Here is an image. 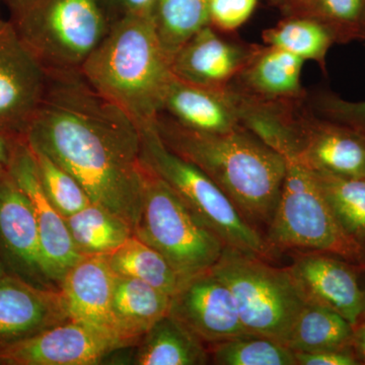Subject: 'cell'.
Listing matches in <instances>:
<instances>
[{"label": "cell", "instance_id": "38", "mask_svg": "<svg viewBox=\"0 0 365 365\" xmlns=\"http://www.w3.org/2000/svg\"><path fill=\"white\" fill-rule=\"evenodd\" d=\"M287 16H307L314 0H277Z\"/></svg>", "mask_w": 365, "mask_h": 365}, {"label": "cell", "instance_id": "11", "mask_svg": "<svg viewBox=\"0 0 365 365\" xmlns=\"http://www.w3.org/2000/svg\"><path fill=\"white\" fill-rule=\"evenodd\" d=\"M0 261L34 287L59 289L46 272L32 203L7 168H0Z\"/></svg>", "mask_w": 365, "mask_h": 365}, {"label": "cell", "instance_id": "15", "mask_svg": "<svg viewBox=\"0 0 365 365\" xmlns=\"http://www.w3.org/2000/svg\"><path fill=\"white\" fill-rule=\"evenodd\" d=\"M288 268L307 302L333 309L352 326L359 323L364 297L354 264L334 255L304 252Z\"/></svg>", "mask_w": 365, "mask_h": 365}, {"label": "cell", "instance_id": "40", "mask_svg": "<svg viewBox=\"0 0 365 365\" xmlns=\"http://www.w3.org/2000/svg\"><path fill=\"white\" fill-rule=\"evenodd\" d=\"M6 270L4 268V264L0 261V278L4 277V275H6Z\"/></svg>", "mask_w": 365, "mask_h": 365}, {"label": "cell", "instance_id": "1", "mask_svg": "<svg viewBox=\"0 0 365 365\" xmlns=\"http://www.w3.org/2000/svg\"><path fill=\"white\" fill-rule=\"evenodd\" d=\"M134 230L144 191L141 130L79 71H48L44 98L25 135Z\"/></svg>", "mask_w": 365, "mask_h": 365}, {"label": "cell", "instance_id": "2", "mask_svg": "<svg viewBox=\"0 0 365 365\" xmlns=\"http://www.w3.org/2000/svg\"><path fill=\"white\" fill-rule=\"evenodd\" d=\"M153 124L163 143L205 173L250 225L258 230L268 227L287 173L282 155L244 126L227 133H201L163 114Z\"/></svg>", "mask_w": 365, "mask_h": 365}, {"label": "cell", "instance_id": "22", "mask_svg": "<svg viewBox=\"0 0 365 365\" xmlns=\"http://www.w3.org/2000/svg\"><path fill=\"white\" fill-rule=\"evenodd\" d=\"M210 364L207 345L181 322L168 314L131 347L130 364L205 365Z\"/></svg>", "mask_w": 365, "mask_h": 365}, {"label": "cell", "instance_id": "10", "mask_svg": "<svg viewBox=\"0 0 365 365\" xmlns=\"http://www.w3.org/2000/svg\"><path fill=\"white\" fill-rule=\"evenodd\" d=\"M128 347L111 334L74 319L0 347V364L97 365Z\"/></svg>", "mask_w": 365, "mask_h": 365}, {"label": "cell", "instance_id": "12", "mask_svg": "<svg viewBox=\"0 0 365 365\" xmlns=\"http://www.w3.org/2000/svg\"><path fill=\"white\" fill-rule=\"evenodd\" d=\"M169 314L207 346L250 334L232 292L211 269L182 283L170 297Z\"/></svg>", "mask_w": 365, "mask_h": 365}, {"label": "cell", "instance_id": "39", "mask_svg": "<svg viewBox=\"0 0 365 365\" xmlns=\"http://www.w3.org/2000/svg\"><path fill=\"white\" fill-rule=\"evenodd\" d=\"M361 269H359L360 271H361L362 273H364V277L360 278V283H361V287L362 290H364V316H362V318L365 317V262L364 265H361Z\"/></svg>", "mask_w": 365, "mask_h": 365}, {"label": "cell", "instance_id": "3", "mask_svg": "<svg viewBox=\"0 0 365 365\" xmlns=\"http://www.w3.org/2000/svg\"><path fill=\"white\" fill-rule=\"evenodd\" d=\"M79 71L139 127L157 119L175 76L150 16H139L113 21Z\"/></svg>", "mask_w": 365, "mask_h": 365}, {"label": "cell", "instance_id": "6", "mask_svg": "<svg viewBox=\"0 0 365 365\" xmlns=\"http://www.w3.org/2000/svg\"><path fill=\"white\" fill-rule=\"evenodd\" d=\"M264 260L225 246L211 271L230 288L248 332L284 344L307 302L289 268Z\"/></svg>", "mask_w": 365, "mask_h": 365}, {"label": "cell", "instance_id": "36", "mask_svg": "<svg viewBox=\"0 0 365 365\" xmlns=\"http://www.w3.org/2000/svg\"><path fill=\"white\" fill-rule=\"evenodd\" d=\"M21 136L0 130V168L9 167Z\"/></svg>", "mask_w": 365, "mask_h": 365}, {"label": "cell", "instance_id": "34", "mask_svg": "<svg viewBox=\"0 0 365 365\" xmlns=\"http://www.w3.org/2000/svg\"><path fill=\"white\" fill-rule=\"evenodd\" d=\"M297 365H359L352 347L313 352H294Z\"/></svg>", "mask_w": 365, "mask_h": 365}, {"label": "cell", "instance_id": "21", "mask_svg": "<svg viewBox=\"0 0 365 365\" xmlns=\"http://www.w3.org/2000/svg\"><path fill=\"white\" fill-rule=\"evenodd\" d=\"M170 297L143 281L116 275L112 316L118 337L132 347L169 314Z\"/></svg>", "mask_w": 365, "mask_h": 365}, {"label": "cell", "instance_id": "17", "mask_svg": "<svg viewBox=\"0 0 365 365\" xmlns=\"http://www.w3.org/2000/svg\"><path fill=\"white\" fill-rule=\"evenodd\" d=\"M67 319L59 289L34 287L11 274L0 278V347L32 337Z\"/></svg>", "mask_w": 365, "mask_h": 365}, {"label": "cell", "instance_id": "13", "mask_svg": "<svg viewBox=\"0 0 365 365\" xmlns=\"http://www.w3.org/2000/svg\"><path fill=\"white\" fill-rule=\"evenodd\" d=\"M7 169L32 203L46 272L60 289L64 276L83 256L74 245L66 218L46 195L35 155L25 137L16 144Z\"/></svg>", "mask_w": 365, "mask_h": 365}, {"label": "cell", "instance_id": "37", "mask_svg": "<svg viewBox=\"0 0 365 365\" xmlns=\"http://www.w3.org/2000/svg\"><path fill=\"white\" fill-rule=\"evenodd\" d=\"M352 348L360 364H365V317L353 326Z\"/></svg>", "mask_w": 365, "mask_h": 365}, {"label": "cell", "instance_id": "19", "mask_svg": "<svg viewBox=\"0 0 365 365\" xmlns=\"http://www.w3.org/2000/svg\"><path fill=\"white\" fill-rule=\"evenodd\" d=\"M115 279L116 274L110 267L107 256H83L64 276L60 292L69 319L121 340L112 316Z\"/></svg>", "mask_w": 365, "mask_h": 365}, {"label": "cell", "instance_id": "35", "mask_svg": "<svg viewBox=\"0 0 365 365\" xmlns=\"http://www.w3.org/2000/svg\"><path fill=\"white\" fill-rule=\"evenodd\" d=\"M113 21L125 16H150L157 0H101Z\"/></svg>", "mask_w": 365, "mask_h": 365}, {"label": "cell", "instance_id": "14", "mask_svg": "<svg viewBox=\"0 0 365 365\" xmlns=\"http://www.w3.org/2000/svg\"><path fill=\"white\" fill-rule=\"evenodd\" d=\"M306 102L294 114L297 162L309 170L365 178V135L317 115Z\"/></svg>", "mask_w": 365, "mask_h": 365}, {"label": "cell", "instance_id": "23", "mask_svg": "<svg viewBox=\"0 0 365 365\" xmlns=\"http://www.w3.org/2000/svg\"><path fill=\"white\" fill-rule=\"evenodd\" d=\"M66 222L83 256H109L134 235L123 218L93 202L66 217Z\"/></svg>", "mask_w": 365, "mask_h": 365}, {"label": "cell", "instance_id": "27", "mask_svg": "<svg viewBox=\"0 0 365 365\" xmlns=\"http://www.w3.org/2000/svg\"><path fill=\"white\" fill-rule=\"evenodd\" d=\"M313 172L341 230L365 253V178Z\"/></svg>", "mask_w": 365, "mask_h": 365}, {"label": "cell", "instance_id": "29", "mask_svg": "<svg viewBox=\"0 0 365 365\" xmlns=\"http://www.w3.org/2000/svg\"><path fill=\"white\" fill-rule=\"evenodd\" d=\"M217 365H297L294 352L278 341L247 334L207 346Z\"/></svg>", "mask_w": 365, "mask_h": 365}, {"label": "cell", "instance_id": "9", "mask_svg": "<svg viewBox=\"0 0 365 365\" xmlns=\"http://www.w3.org/2000/svg\"><path fill=\"white\" fill-rule=\"evenodd\" d=\"M47 85V69L11 21L0 19V130L25 137Z\"/></svg>", "mask_w": 365, "mask_h": 365}, {"label": "cell", "instance_id": "30", "mask_svg": "<svg viewBox=\"0 0 365 365\" xmlns=\"http://www.w3.org/2000/svg\"><path fill=\"white\" fill-rule=\"evenodd\" d=\"M32 150L43 189L60 215L69 217L91 202L86 190L71 173L42 151Z\"/></svg>", "mask_w": 365, "mask_h": 365}, {"label": "cell", "instance_id": "31", "mask_svg": "<svg viewBox=\"0 0 365 365\" xmlns=\"http://www.w3.org/2000/svg\"><path fill=\"white\" fill-rule=\"evenodd\" d=\"M307 16L324 24L337 44L365 41V0H314Z\"/></svg>", "mask_w": 365, "mask_h": 365}, {"label": "cell", "instance_id": "25", "mask_svg": "<svg viewBox=\"0 0 365 365\" xmlns=\"http://www.w3.org/2000/svg\"><path fill=\"white\" fill-rule=\"evenodd\" d=\"M107 258L116 275L143 281L170 297L184 282L162 254L134 235Z\"/></svg>", "mask_w": 365, "mask_h": 365}, {"label": "cell", "instance_id": "7", "mask_svg": "<svg viewBox=\"0 0 365 365\" xmlns=\"http://www.w3.org/2000/svg\"><path fill=\"white\" fill-rule=\"evenodd\" d=\"M144 169L143 205L134 235L162 254L182 281L210 270L222 256L225 242L167 182Z\"/></svg>", "mask_w": 365, "mask_h": 365}, {"label": "cell", "instance_id": "26", "mask_svg": "<svg viewBox=\"0 0 365 365\" xmlns=\"http://www.w3.org/2000/svg\"><path fill=\"white\" fill-rule=\"evenodd\" d=\"M264 44L292 53L304 62L314 61L326 73L329 50L336 44L332 33L309 16H287L262 33Z\"/></svg>", "mask_w": 365, "mask_h": 365}, {"label": "cell", "instance_id": "8", "mask_svg": "<svg viewBox=\"0 0 365 365\" xmlns=\"http://www.w3.org/2000/svg\"><path fill=\"white\" fill-rule=\"evenodd\" d=\"M287 173L265 240L271 250L319 252L364 265L365 253L344 234L334 217L314 172L295 160Z\"/></svg>", "mask_w": 365, "mask_h": 365}, {"label": "cell", "instance_id": "33", "mask_svg": "<svg viewBox=\"0 0 365 365\" xmlns=\"http://www.w3.org/2000/svg\"><path fill=\"white\" fill-rule=\"evenodd\" d=\"M258 0H210V26L222 33H232L251 18Z\"/></svg>", "mask_w": 365, "mask_h": 365}, {"label": "cell", "instance_id": "4", "mask_svg": "<svg viewBox=\"0 0 365 365\" xmlns=\"http://www.w3.org/2000/svg\"><path fill=\"white\" fill-rule=\"evenodd\" d=\"M9 19L47 71H79L111 29L101 0H6Z\"/></svg>", "mask_w": 365, "mask_h": 365}, {"label": "cell", "instance_id": "18", "mask_svg": "<svg viewBox=\"0 0 365 365\" xmlns=\"http://www.w3.org/2000/svg\"><path fill=\"white\" fill-rule=\"evenodd\" d=\"M160 114L201 133H227L242 126L237 93L232 85L206 88L176 76L168 88Z\"/></svg>", "mask_w": 365, "mask_h": 365}, {"label": "cell", "instance_id": "24", "mask_svg": "<svg viewBox=\"0 0 365 365\" xmlns=\"http://www.w3.org/2000/svg\"><path fill=\"white\" fill-rule=\"evenodd\" d=\"M353 326L328 307L307 302L284 345L294 352H313L352 347Z\"/></svg>", "mask_w": 365, "mask_h": 365}, {"label": "cell", "instance_id": "5", "mask_svg": "<svg viewBox=\"0 0 365 365\" xmlns=\"http://www.w3.org/2000/svg\"><path fill=\"white\" fill-rule=\"evenodd\" d=\"M140 130L144 167L167 182L225 246L263 259L272 255L264 235L245 220L222 190L198 167L163 143L155 124L140 127Z\"/></svg>", "mask_w": 365, "mask_h": 365}, {"label": "cell", "instance_id": "28", "mask_svg": "<svg viewBox=\"0 0 365 365\" xmlns=\"http://www.w3.org/2000/svg\"><path fill=\"white\" fill-rule=\"evenodd\" d=\"M210 0H157L151 21L163 50L172 60L196 33L210 26Z\"/></svg>", "mask_w": 365, "mask_h": 365}, {"label": "cell", "instance_id": "20", "mask_svg": "<svg viewBox=\"0 0 365 365\" xmlns=\"http://www.w3.org/2000/svg\"><path fill=\"white\" fill-rule=\"evenodd\" d=\"M304 64V60L280 48L256 44L246 66L232 85L262 102H304L307 93L302 83Z\"/></svg>", "mask_w": 365, "mask_h": 365}, {"label": "cell", "instance_id": "16", "mask_svg": "<svg viewBox=\"0 0 365 365\" xmlns=\"http://www.w3.org/2000/svg\"><path fill=\"white\" fill-rule=\"evenodd\" d=\"M207 26L178 50L170 60L177 78L206 88L230 86L246 66L256 44H247L222 35Z\"/></svg>", "mask_w": 365, "mask_h": 365}, {"label": "cell", "instance_id": "32", "mask_svg": "<svg viewBox=\"0 0 365 365\" xmlns=\"http://www.w3.org/2000/svg\"><path fill=\"white\" fill-rule=\"evenodd\" d=\"M309 108L319 116L346 125L365 135V102H351L333 93H319Z\"/></svg>", "mask_w": 365, "mask_h": 365}]
</instances>
